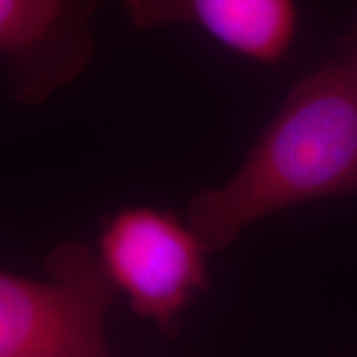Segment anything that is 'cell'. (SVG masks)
Segmentation results:
<instances>
[{"mask_svg": "<svg viewBox=\"0 0 357 357\" xmlns=\"http://www.w3.org/2000/svg\"><path fill=\"white\" fill-rule=\"evenodd\" d=\"M347 195H357V13L286 91L234 175L192 197L187 220L218 255L274 213Z\"/></svg>", "mask_w": 357, "mask_h": 357, "instance_id": "6da1fadb", "label": "cell"}, {"mask_svg": "<svg viewBox=\"0 0 357 357\" xmlns=\"http://www.w3.org/2000/svg\"><path fill=\"white\" fill-rule=\"evenodd\" d=\"M44 278L0 270V357H112L105 321L117 296L86 244H58Z\"/></svg>", "mask_w": 357, "mask_h": 357, "instance_id": "7a4b0ae2", "label": "cell"}, {"mask_svg": "<svg viewBox=\"0 0 357 357\" xmlns=\"http://www.w3.org/2000/svg\"><path fill=\"white\" fill-rule=\"evenodd\" d=\"M98 260L135 316L175 335L178 321L211 286L213 252L187 218L149 204L123 206L102 220Z\"/></svg>", "mask_w": 357, "mask_h": 357, "instance_id": "3957f363", "label": "cell"}, {"mask_svg": "<svg viewBox=\"0 0 357 357\" xmlns=\"http://www.w3.org/2000/svg\"><path fill=\"white\" fill-rule=\"evenodd\" d=\"M102 0H0V56L16 102L40 105L82 76L96 54Z\"/></svg>", "mask_w": 357, "mask_h": 357, "instance_id": "277c9868", "label": "cell"}, {"mask_svg": "<svg viewBox=\"0 0 357 357\" xmlns=\"http://www.w3.org/2000/svg\"><path fill=\"white\" fill-rule=\"evenodd\" d=\"M139 30L195 26L250 62L276 66L298 32L296 0H123Z\"/></svg>", "mask_w": 357, "mask_h": 357, "instance_id": "5b68a950", "label": "cell"}, {"mask_svg": "<svg viewBox=\"0 0 357 357\" xmlns=\"http://www.w3.org/2000/svg\"><path fill=\"white\" fill-rule=\"evenodd\" d=\"M356 13H357V0H356Z\"/></svg>", "mask_w": 357, "mask_h": 357, "instance_id": "8992f818", "label": "cell"}]
</instances>
